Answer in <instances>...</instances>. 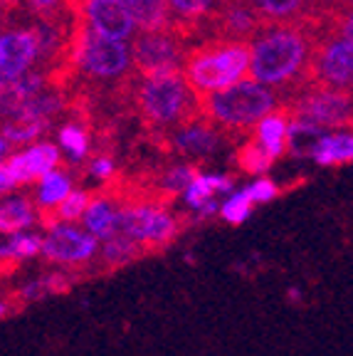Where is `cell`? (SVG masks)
I'll return each mask as SVG.
<instances>
[{"instance_id": "cell-1", "label": "cell", "mask_w": 353, "mask_h": 356, "mask_svg": "<svg viewBox=\"0 0 353 356\" xmlns=\"http://www.w3.org/2000/svg\"><path fill=\"white\" fill-rule=\"evenodd\" d=\"M316 47V15L297 25H270L252 42L249 79L274 89L281 102L302 95L311 84Z\"/></svg>"}, {"instance_id": "cell-2", "label": "cell", "mask_w": 353, "mask_h": 356, "mask_svg": "<svg viewBox=\"0 0 353 356\" xmlns=\"http://www.w3.org/2000/svg\"><path fill=\"white\" fill-rule=\"evenodd\" d=\"M133 117L141 122L144 134H161L186 127L200 117V102L183 72L161 77H136L131 95Z\"/></svg>"}, {"instance_id": "cell-3", "label": "cell", "mask_w": 353, "mask_h": 356, "mask_svg": "<svg viewBox=\"0 0 353 356\" xmlns=\"http://www.w3.org/2000/svg\"><path fill=\"white\" fill-rule=\"evenodd\" d=\"M200 114L213 122L227 139L238 144L243 136H249L252 129L284 102L274 89L254 79H243L220 92L198 95Z\"/></svg>"}, {"instance_id": "cell-4", "label": "cell", "mask_w": 353, "mask_h": 356, "mask_svg": "<svg viewBox=\"0 0 353 356\" xmlns=\"http://www.w3.org/2000/svg\"><path fill=\"white\" fill-rule=\"evenodd\" d=\"M252 44L232 40H203L186 52L181 72L195 95L220 92L243 82L249 72Z\"/></svg>"}, {"instance_id": "cell-5", "label": "cell", "mask_w": 353, "mask_h": 356, "mask_svg": "<svg viewBox=\"0 0 353 356\" xmlns=\"http://www.w3.org/2000/svg\"><path fill=\"white\" fill-rule=\"evenodd\" d=\"M144 139L158 151L161 156H178L186 163L205 166V163L227 144V136L213 122L200 114L195 122L186 127L171 129L161 134H144Z\"/></svg>"}, {"instance_id": "cell-6", "label": "cell", "mask_w": 353, "mask_h": 356, "mask_svg": "<svg viewBox=\"0 0 353 356\" xmlns=\"http://www.w3.org/2000/svg\"><path fill=\"white\" fill-rule=\"evenodd\" d=\"M309 87L353 95V40L324 28L316 15V47Z\"/></svg>"}, {"instance_id": "cell-7", "label": "cell", "mask_w": 353, "mask_h": 356, "mask_svg": "<svg viewBox=\"0 0 353 356\" xmlns=\"http://www.w3.org/2000/svg\"><path fill=\"white\" fill-rule=\"evenodd\" d=\"M292 124L309 129H338L346 127L353 117V95L331 92V89L306 87L302 95L284 102Z\"/></svg>"}, {"instance_id": "cell-8", "label": "cell", "mask_w": 353, "mask_h": 356, "mask_svg": "<svg viewBox=\"0 0 353 356\" xmlns=\"http://www.w3.org/2000/svg\"><path fill=\"white\" fill-rule=\"evenodd\" d=\"M188 50H190L188 40H183L178 33H144L141 30L131 47L133 72L141 79L181 72Z\"/></svg>"}, {"instance_id": "cell-9", "label": "cell", "mask_w": 353, "mask_h": 356, "mask_svg": "<svg viewBox=\"0 0 353 356\" xmlns=\"http://www.w3.org/2000/svg\"><path fill=\"white\" fill-rule=\"evenodd\" d=\"M97 248H99V238H94L92 233L60 225V228L50 230V235L42 240L40 255L50 265H62L79 282V280L94 277L92 257Z\"/></svg>"}, {"instance_id": "cell-10", "label": "cell", "mask_w": 353, "mask_h": 356, "mask_svg": "<svg viewBox=\"0 0 353 356\" xmlns=\"http://www.w3.org/2000/svg\"><path fill=\"white\" fill-rule=\"evenodd\" d=\"M270 22L249 3H217L215 13L205 22L203 40H232V42H254Z\"/></svg>"}, {"instance_id": "cell-11", "label": "cell", "mask_w": 353, "mask_h": 356, "mask_svg": "<svg viewBox=\"0 0 353 356\" xmlns=\"http://www.w3.org/2000/svg\"><path fill=\"white\" fill-rule=\"evenodd\" d=\"M38 60V30L17 28L0 35V89L10 87L35 67Z\"/></svg>"}, {"instance_id": "cell-12", "label": "cell", "mask_w": 353, "mask_h": 356, "mask_svg": "<svg viewBox=\"0 0 353 356\" xmlns=\"http://www.w3.org/2000/svg\"><path fill=\"white\" fill-rule=\"evenodd\" d=\"M3 166L10 173L13 184L15 186H25V184H35V181H42L47 173L52 171H67L69 173V161H67L62 151L55 144H35L22 154H13L8 161H3Z\"/></svg>"}, {"instance_id": "cell-13", "label": "cell", "mask_w": 353, "mask_h": 356, "mask_svg": "<svg viewBox=\"0 0 353 356\" xmlns=\"http://www.w3.org/2000/svg\"><path fill=\"white\" fill-rule=\"evenodd\" d=\"M89 28L109 40H129L133 35V15L126 0H84Z\"/></svg>"}, {"instance_id": "cell-14", "label": "cell", "mask_w": 353, "mask_h": 356, "mask_svg": "<svg viewBox=\"0 0 353 356\" xmlns=\"http://www.w3.org/2000/svg\"><path fill=\"white\" fill-rule=\"evenodd\" d=\"M289 129H292V117H289L287 106L281 104L279 109L267 114V117L252 129L249 136L277 161V159H281L284 154H289Z\"/></svg>"}, {"instance_id": "cell-15", "label": "cell", "mask_w": 353, "mask_h": 356, "mask_svg": "<svg viewBox=\"0 0 353 356\" xmlns=\"http://www.w3.org/2000/svg\"><path fill=\"white\" fill-rule=\"evenodd\" d=\"M144 257L146 252L138 243L114 235V238L104 240L99 257H97V262H92V273L94 277H106V275H114L116 270H122L136 260H144Z\"/></svg>"}, {"instance_id": "cell-16", "label": "cell", "mask_w": 353, "mask_h": 356, "mask_svg": "<svg viewBox=\"0 0 353 356\" xmlns=\"http://www.w3.org/2000/svg\"><path fill=\"white\" fill-rule=\"evenodd\" d=\"M220 0H168L176 17V33L183 40L203 38L205 22L215 13Z\"/></svg>"}, {"instance_id": "cell-17", "label": "cell", "mask_w": 353, "mask_h": 356, "mask_svg": "<svg viewBox=\"0 0 353 356\" xmlns=\"http://www.w3.org/2000/svg\"><path fill=\"white\" fill-rule=\"evenodd\" d=\"M270 25H297L316 15V0H249Z\"/></svg>"}, {"instance_id": "cell-18", "label": "cell", "mask_w": 353, "mask_h": 356, "mask_svg": "<svg viewBox=\"0 0 353 356\" xmlns=\"http://www.w3.org/2000/svg\"><path fill=\"white\" fill-rule=\"evenodd\" d=\"M138 30L144 33H176V17L168 0H126Z\"/></svg>"}, {"instance_id": "cell-19", "label": "cell", "mask_w": 353, "mask_h": 356, "mask_svg": "<svg viewBox=\"0 0 353 356\" xmlns=\"http://www.w3.org/2000/svg\"><path fill=\"white\" fill-rule=\"evenodd\" d=\"M116 220H119V208L114 200H109L99 188H97V200H94L89 211L84 213L82 222L87 233H92L94 238L109 240L116 230Z\"/></svg>"}, {"instance_id": "cell-20", "label": "cell", "mask_w": 353, "mask_h": 356, "mask_svg": "<svg viewBox=\"0 0 353 356\" xmlns=\"http://www.w3.org/2000/svg\"><path fill=\"white\" fill-rule=\"evenodd\" d=\"M38 220V206L30 198H10L0 203V235H17Z\"/></svg>"}, {"instance_id": "cell-21", "label": "cell", "mask_w": 353, "mask_h": 356, "mask_svg": "<svg viewBox=\"0 0 353 356\" xmlns=\"http://www.w3.org/2000/svg\"><path fill=\"white\" fill-rule=\"evenodd\" d=\"M321 166H338L353 161V134H329L321 136L311 154Z\"/></svg>"}, {"instance_id": "cell-22", "label": "cell", "mask_w": 353, "mask_h": 356, "mask_svg": "<svg viewBox=\"0 0 353 356\" xmlns=\"http://www.w3.org/2000/svg\"><path fill=\"white\" fill-rule=\"evenodd\" d=\"M52 122L50 119H42V117H22V119H13V122L3 124L0 127V134L10 141L15 149L25 144H33L35 139L44 136V134L50 131Z\"/></svg>"}, {"instance_id": "cell-23", "label": "cell", "mask_w": 353, "mask_h": 356, "mask_svg": "<svg viewBox=\"0 0 353 356\" xmlns=\"http://www.w3.org/2000/svg\"><path fill=\"white\" fill-rule=\"evenodd\" d=\"M232 163H235L243 173H247V176H262V173H267L272 168L274 159H272V156L267 154L252 136H247V141L235 146Z\"/></svg>"}, {"instance_id": "cell-24", "label": "cell", "mask_w": 353, "mask_h": 356, "mask_svg": "<svg viewBox=\"0 0 353 356\" xmlns=\"http://www.w3.org/2000/svg\"><path fill=\"white\" fill-rule=\"evenodd\" d=\"M232 178L235 176H203L200 173L193 184L188 186L186 191V200L193 208H203L210 203V198L220 191H230L232 188Z\"/></svg>"}, {"instance_id": "cell-25", "label": "cell", "mask_w": 353, "mask_h": 356, "mask_svg": "<svg viewBox=\"0 0 353 356\" xmlns=\"http://www.w3.org/2000/svg\"><path fill=\"white\" fill-rule=\"evenodd\" d=\"M69 193H72V176L57 168L40 181V193L35 195V206H57Z\"/></svg>"}, {"instance_id": "cell-26", "label": "cell", "mask_w": 353, "mask_h": 356, "mask_svg": "<svg viewBox=\"0 0 353 356\" xmlns=\"http://www.w3.org/2000/svg\"><path fill=\"white\" fill-rule=\"evenodd\" d=\"M252 206H254V200L247 195V191H240V193H235L230 200H227L225 206L220 208V213H222V218H225L227 222H232V225H240V222H245L249 218Z\"/></svg>"}, {"instance_id": "cell-27", "label": "cell", "mask_w": 353, "mask_h": 356, "mask_svg": "<svg viewBox=\"0 0 353 356\" xmlns=\"http://www.w3.org/2000/svg\"><path fill=\"white\" fill-rule=\"evenodd\" d=\"M40 282H42L47 295H67V292L74 287L77 280L72 277V273H50V275H44Z\"/></svg>"}, {"instance_id": "cell-28", "label": "cell", "mask_w": 353, "mask_h": 356, "mask_svg": "<svg viewBox=\"0 0 353 356\" xmlns=\"http://www.w3.org/2000/svg\"><path fill=\"white\" fill-rule=\"evenodd\" d=\"M8 248L13 250V255H17L22 260V257H35L40 250H42V240L38 238V235H17V238H13L10 243H8Z\"/></svg>"}, {"instance_id": "cell-29", "label": "cell", "mask_w": 353, "mask_h": 356, "mask_svg": "<svg viewBox=\"0 0 353 356\" xmlns=\"http://www.w3.org/2000/svg\"><path fill=\"white\" fill-rule=\"evenodd\" d=\"M245 191H247V195L254 200V203H267V200L277 198V193H279V188L272 184L270 178H260L257 184H252L249 188H245Z\"/></svg>"}, {"instance_id": "cell-30", "label": "cell", "mask_w": 353, "mask_h": 356, "mask_svg": "<svg viewBox=\"0 0 353 356\" xmlns=\"http://www.w3.org/2000/svg\"><path fill=\"white\" fill-rule=\"evenodd\" d=\"M13 188H15V184H13L10 173H8V168L3 166V163H0V195L10 193Z\"/></svg>"}, {"instance_id": "cell-31", "label": "cell", "mask_w": 353, "mask_h": 356, "mask_svg": "<svg viewBox=\"0 0 353 356\" xmlns=\"http://www.w3.org/2000/svg\"><path fill=\"white\" fill-rule=\"evenodd\" d=\"M13 151H15V146H13L10 141H8L6 136L0 134V163L8 161V159H10V156H13Z\"/></svg>"}, {"instance_id": "cell-32", "label": "cell", "mask_w": 353, "mask_h": 356, "mask_svg": "<svg viewBox=\"0 0 353 356\" xmlns=\"http://www.w3.org/2000/svg\"><path fill=\"white\" fill-rule=\"evenodd\" d=\"M10 314H13L10 305H8V302L3 300V302H0V319H3V317H10Z\"/></svg>"}, {"instance_id": "cell-33", "label": "cell", "mask_w": 353, "mask_h": 356, "mask_svg": "<svg viewBox=\"0 0 353 356\" xmlns=\"http://www.w3.org/2000/svg\"><path fill=\"white\" fill-rule=\"evenodd\" d=\"M0 3H3V6H8V8H17V3H20V0H0Z\"/></svg>"}, {"instance_id": "cell-34", "label": "cell", "mask_w": 353, "mask_h": 356, "mask_svg": "<svg viewBox=\"0 0 353 356\" xmlns=\"http://www.w3.org/2000/svg\"><path fill=\"white\" fill-rule=\"evenodd\" d=\"M321 6H324V0H316V15L321 13Z\"/></svg>"}, {"instance_id": "cell-35", "label": "cell", "mask_w": 353, "mask_h": 356, "mask_svg": "<svg viewBox=\"0 0 353 356\" xmlns=\"http://www.w3.org/2000/svg\"><path fill=\"white\" fill-rule=\"evenodd\" d=\"M220 3H249V0H220Z\"/></svg>"}]
</instances>
